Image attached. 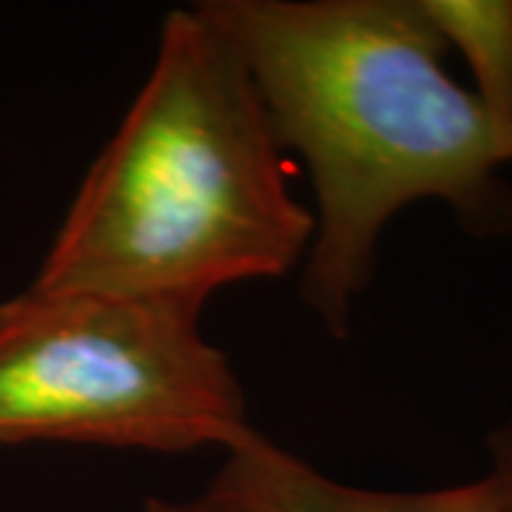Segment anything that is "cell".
I'll return each instance as SVG.
<instances>
[{"label":"cell","mask_w":512,"mask_h":512,"mask_svg":"<svg viewBox=\"0 0 512 512\" xmlns=\"http://www.w3.org/2000/svg\"><path fill=\"white\" fill-rule=\"evenodd\" d=\"M143 512H242L234 504L222 501L217 495L205 493L191 501H168V498H148Z\"/></svg>","instance_id":"cell-7"},{"label":"cell","mask_w":512,"mask_h":512,"mask_svg":"<svg viewBox=\"0 0 512 512\" xmlns=\"http://www.w3.org/2000/svg\"><path fill=\"white\" fill-rule=\"evenodd\" d=\"M254 77L282 151L311 171L316 231L299 296L345 339L404 205L447 202L476 237L512 231V140L444 69L419 0H200Z\"/></svg>","instance_id":"cell-1"},{"label":"cell","mask_w":512,"mask_h":512,"mask_svg":"<svg viewBox=\"0 0 512 512\" xmlns=\"http://www.w3.org/2000/svg\"><path fill=\"white\" fill-rule=\"evenodd\" d=\"M245 390L200 311L100 293L0 305V444L188 453L245 439Z\"/></svg>","instance_id":"cell-3"},{"label":"cell","mask_w":512,"mask_h":512,"mask_svg":"<svg viewBox=\"0 0 512 512\" xmlns=\"http://www.w3.org/2000/svg\"><path fill=\"white\" fill-rule=\"evenodd\" d=\"M487 453H490V464H493L490 473L501 487L504 512H512V421H504L501 427H495L490 433Z\"/></svg>","instance_id":"cell-6"},{"label":"cell","mask_w":512,"mask_h":512,"mask_svg":"<svg viewBox=\"0 0 512 512\" xmlns=\"http://www.w3.org/2000/svg\"><path fill=\"white\" fill-rule=\"evenodd\" d=\"M282 146L239 52L197 6L163 18L154 66L74 194L29 291L191 311L311 248Z\"/></svg>","instance_id":"cell-2"},{"label":"cell","mask_w":512,"mask_h":512,"mask_svg":"<svg viewBox=\"0 0 512 512\" xmlns=\"http://www.w3.org/2000/svg\"><path fill=\"white\" fill-rule=\"evenodd\" d=\"M476 77V100L512 140V0H419Z\"/></svg>","instance_id":"cell-5"},{"label":"cell","mask_w":512,"mask_h":512,"mask_svg":"<svg viewBox=\"0 0 512 512\" xmlns=\"http://www.w3.org/2000/svg\"><path fill=\"white\" fill-rule=\"evenodd\" d=\"M208 493L242 512H504L493 473L447 490H365L319 473L259 430L228 450Z\"/></svg>","instance_id":"cell-4"}]
</instances>
